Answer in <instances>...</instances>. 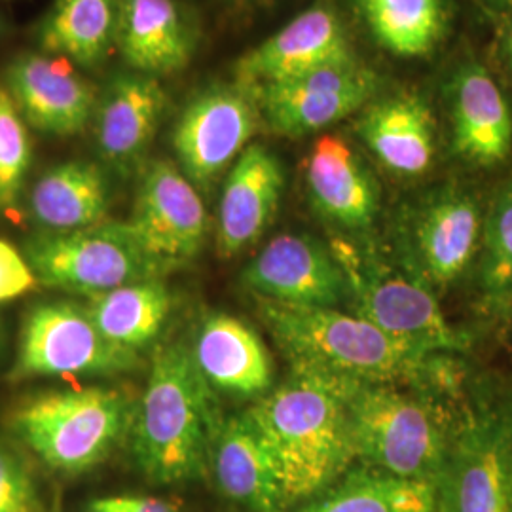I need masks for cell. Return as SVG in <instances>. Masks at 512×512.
<instances>
[{
	"label": "cell",
	"instance_id": "6da1fadb",
	"mask_svg": "<svg viewBox=\"0 0 512 512\" xmlns=\"http://www.w3.org/2000/svg\"><path fill=\"white\" fill-rule=\"evenodd\" d=\"M348 382L293 366L283 384L247 410L272 452L289 509L327 490L357 461L349 427Z\"/></svg>",
	"mask_w": 512,
	"mask_h": 512
},
{
	"label": "cell",
	"instance_id": "7a4b0ae2",
	"mask_svg": "<svg viewBox=\"0 0 512 512\" xmlns=\"http://www.w3.org/2000/svg\"><path fill=\"white\" fill-rule=\"evenodd\" d=\"M256 310L287 355L291 366H304L363 384H456L444 355L412 348L340 308H306L256 296Z\"/></svg>",
	"mask_w": 512,
	"mask_h": 512
},
{
	"label": "cell",
	"instance_id": "3957f363",
	"mask_svg": "<svg viewBox=\"0 0 512 512\" xmlns=\"http://www.w3.org/2000/svg\"><path fill=\"white\" fill-rule=\"evenodd\" d=\"M222 423L215 389L203 378L192 348L173 342L156 349L129 433L141 473L154 484L202 478Z\"/></svg>",
	"mask_w": 512,
	"mask_h": 512
},
{
	"label": "cell",
	"instance_id": "277c9868",
	"mask_svg": "<svg viewBox=\"0 0 512 512\" xmlns=\"http://www.w3.org/2000/svg\"><path fill=\"white\" fill-rule=\"evenodd\" d=\"M137 403L128 391L93 385L33 395L8 414V427L44 465L82 475L128 439Z\"/></svg>",
	"mask_w": 512,
	"mask_h": 512
},
{
	"label": "cell",
	"instance_id": "5b68a950",
	"mask_svg": "<svg viewBox=\"0 0 512 512\" xmlns=\"http://www.w3.org/2000/svg\"><path fill=\"white\" fill-rule=\"evenodd\" d=\"M348 414L355 459L363 467L439 484L454 437L425 395L349 380Z\"/></svg>",
	"mask_w": 512,
	"mask_h": 512
},
{
	"label": "cell",
	"instance_id": "8992f818",
	"mask_svg": "<svg viewBox=\"0 0 512 512\" xmlns=\"http://www.w3.org/2000/svg\"><path fill=\"white\" fill-rule=\"evenodd\" d=\"M329 247L342 268L353 313L429 355L469 348V336L450 325L431 287L420 277L397 272L346 239H332Z\"/></svg>",
	"mask_w": 512,
	"mask_h": 512
},
{
	"label": "cell",
	"instance_id": "52a82bcc",
	"mask_svg": "<svg viewBox=\"0 0 512 512\" xmlns=\"http://www.w3.org/2000/svg\"><path fill=\"white\" fill-rule=\"evenodd\" d=\"M25 258L40 285L88 298L164 275L131 236L126 222L38 234L25 243Z\"/></svg>",
	"mask_w": 512,
	"mask_h": 512
},
{
	"label": "cell",
	"instance_id": "ba28073f",
	"mask_svg": "<svg viewBox=\"0 0 512 512\" xmlns=\"http://www.w3.org/2000/svg\"><path fill=\"white\" fill-rule=\"evenodd\" d=\"M139 366L135 351L112 344L86 308L38 304L23 319L14 380L52 376H114Z\"/></svg>",
	"mask_w": 512,
	"mask_h": 512
},
{
	"label": "cell",
	"instance_id": "9c48e42d",
	"mask_svg": "<svg viewBox=\"0 0 512 512\" xmlns=\"http://www.w3.org/2000/svg\"><path fill=\"white\" fill-rule=\"evenodd\" d=\"M512 423L488 408L465 416L437 484V512H511Z\"/></svg>",
	"mask_w": 512,
	"mask_h": 512
},
{
	"label": "cell",
	"instance_id": "30bf717a",
	"mask_svg": "<svg viewBox=\"0 0 512 512\" xmlns=\"http://www.w3.org/2000/svg\"><path fill=\"white\" fill-rule=\"evenodd\" d=\"M126 224L164 274L200 255L209 232L207 211L194 183L164 160L148 167Z\"/></svg>",
	"mask_w": 512,
	"mask_h": 512
},
{
	"label": "cell",
	"instance_id": "8fae6325",
	"mask_svg": "<svg viewBox=\"0 0 512 512\" xmlns=\"http://www.w3.org/2000/svg\"><path fill=\"white\" fill-rule=\"evenodd\" d=\"M380 80L357 57L253 90L275 133L302 137L348 118L376 95Z\"/></svg>",
	"mask_w": 512,
	"mask_h": 512
},
{
	"label": "cell",
	"instance_id": "7c38bea8",
	"mask_svg": "<svg viewBox=\"0 0 512 512\" xmlns=\"http://www.w3.org/2000/svg\"><path fill=\"white\" fill-rule=\"evenodd\" d=\"M258 109L255 92L241 82L200 93L184 109L173 135L184 175L200 186L213 183L247 148Z\"/></svg>",
	"mask_w": 512,
	"mask_h": 512
},
{
	"label": "cell",
	"instance_id": "4fadbf2b",
	"mask_svg": "<svg viewBox=\"0 0 512 512\" xmlns=\"http://www.w3.org/2000/svg\"><path fill=\"white\" fill-rule=\"evenodd\" d=\"M260 298L306 308H340L348 285L329 245L310 236L283 234L272 239L241 274Z\"/></svg>",
	"mask_w": 512,
	"mask_h": 512
},
{
	"label": "cell",
	"instance_id": "5bb4252c",
	"mask_svg": "<svg viewBox=\"0 0 512 512\" xmlns=\"http://www.w3.org/2000/svg\"><path fill=\"white\" fill-rule=\"evenodd\" d=\"M6 88L27 124L57 137L84 131L99 103L92 84L61 55H19L6 71Z\"/></svg>",
	"mask_w": 512,
	"mask_h": 512
},
{
	"label": "cell",
	"instance_id": "9a60e30c",
	"mask_svg": "<svg viewBox=\"0 0 512 512\" xmlns=\"http://www.w3.org/2000/svg\"><path fill=\"white\" fill-rule=\"evenodd\" d=\"M355 57L338 14L317 4L239 59L238 82L262 88Z\"/></svg>",
	"mask_w": 512,
	"mask_h": 512
},
{
	"label": "cell",
	"instance_id": "2e32d148",
	"mask_svg": "<svg viewBox=\"0 0 512 512\" xmlns=\"http://www.w3.org/2000/svg\"><path fill=\"white\" fill-rule=\"evenodd\" d=\"M482 217L475 198L450 188L421 207L412 230L416 274L429 287H446L465 274L475 258Z\"/></svg>",
	"mask_w": 512,
	"mask_h": 512
},
{
	"label": "cell",
	"instance_id": "e0dca14e",
	"mask_svg": "<svg viewBox=\"0 0 512 512\" xmlns=\"http://www.w3.org/2000/svg\"><path fill=\"white\" fill-rule=\"evenodd\" d=\"M281 162L262 145L241 152L222 188L217 249L222 258L249 249L274 219L283 194Z\"/></svg>",
	"mask_w": 512,
	"mask_h": 512
},
{
	"label": "cell",
	"instance_id": "ac0fdd59",
	"mask_svg": "<svg viewBox=\"0 0 512 512\" xmlns=\"http://www.w3.org/2000/svg\"><path fill=\"white\" fill-rule=\"evenodd\" d=\"M209 471L220 492L245 511H291L272 452L247 412L222 423Z\"/></svg>",
	"mask_w": 512,
	"mask_h": 512
},
{
	"label": "cell",
	"instance_id": "d6986e66",
	"mask_svg": "<svg viewBox=\"0 0 512 512\" xmlns=\"http://www.w3.org/2000/svg\"><path fill=\"white\" fill-rule=\"evenodd\" d=\"M452 141L461 158L482 167L503 164L512 150V114L492 74L478 63L452 84Z\"/></svg>",
	"mask_w": 512,
	"mask_h": 512
},
{
	"label": "cell",
	"instance_id": "ffe728a7",
	"mask_svg": "<svg viewBox=\"0 0 512 512\" xmlns=\"http://www.w3.org/2000/svg\"><path fill=\"white\" fill-rule=\"evenodd\" d=\"M194 361L213 389L238 397L266 395L272 389V359L247 323L228 313H211L198 330Z\"/></svg>",
	"mask_w": 512,
	"mask_h": 512
},
{
	"label": "cell",
	"instance_id": "44dd1931",
	"mask_svg": "<svg viewBox=\"0 0 512 512\" xmlns=\"http://www.w3.org/2000/svg\"><path fill=\"white\" fill-rule=\"evenodd\" d=\"M165 101L164 88L154 76H116L95 110L101 156L116 167L135 164L158 131Z\"/></svg>",
	"mask_w": 512,
	"mask_h": 512
},
{
	"label": "cell",
	"instance_id": "7402d4cb",
	"mask_svg": "<svg viewBox=\"0 0 512 512\" xmlns=\"http://www.w3.org/2000/svg\"><path fill=\"white\" fill-rule=\"evenodd\" d=\"M311 202L330 222L366 230L378 215L380 190L353 148L340 137H321L308 160Z\"/></svg>",
	"mask_w": 512,
	"mask_h": 512
},
{
	"label": "cell",
	"instance_id": "603a6c76",
	"mask_svg": "<svg viewBox=\"0 0 512 512\" xmlns=\"http://www.w3.org/2000/svg\"><path fill=\"white\" fill-rule=\"evenodd\" d=\"M357 133L372 154L397 175L416 177L433 164V116L414 95H395L374 103L361 116Z\"/></svg>",
	"mask_w": 512,
	"mask_h": 512
},
{
	"label": "cell",
	"instance_id": "cb8c5ba5",
	"mask_svg": "<svg viewBox=\"0 0 512 512\" xmlns=\"http://www.w3.org/2000/svg\"><path fill=\"white\" fill-rule=\"evenodd\" d=\"M116 46L141 74L181 71L194 40L175 0H122Z\"/></svg>",
	"mask_w": 512,
	"mask_h": 512
},
{
	"label": "cell",
	"instance_id": "d4e9b609",
	"mask_svg": "<svg viewBox=\"0 0 512 512\" xmlns=\"http://www.w3.org/2000/svg\"><path fill=\"white\" fill-rule=\"evenodd\" d=\"M109 209V184L92 162H67L42 175L31 192V213L50 232L101 224Z\"/></svg>",
	"mask_w": 512,
	"mask_h": 512
},
{
	"label": "cell",
	"instance_id": "484cf974",
	"mask_svg": "<svg viewBox=\"0 0 512 512\" xmlns=\"http://www.w3.org/2000/svg\"><path fill=\"white\" fill-rule=\"evenodd\" d=\"M294 512H437V482L406 480L361 467Z\"/></svg>",
	"mask_w": 512,
	"mask_h": 512
},
{
	"label": "cell",
	"instance_id": "4316f807",
	"mask_svg": "<svg viewBox=\"0 0 512 512\" xmlns=\"http://www.w3.org/2000/svg\"><path fill=\"white\" fill-rule=\"evenodd\" d=\"M122 0H55L42 25L46 52L95 67L116 44Z\"/></svg>",
	"mask_w": 512,
	"mask_h": 512
},
{
	"label": "cell",
	"instance_id": "83f0119b",
	"mask_svg": "<svg viewBox=\"0 0 512 512\" xmlns=\"http://www.w3.org/2000/svg\"><path fill=\"white\" fill-rule=\"evenodd\" d=\"M84 308L112 344L137 353L164 329L171 294L162 279H148L90 296Z\"/></svg>",
	"mask_w": 512,
	"mask_h": 512
},
{
	"label": "cell",
	"instance_id": "f1b7e54d",
	"mask_svg": "<svg viewBox=\"0 0 512 512\" xmlns=\"http://www.w3.org/2000/svg\"><path fill=\"white\" fill-rule=\"evenodd\" d=\"M372 35L391 54H429L446 27L442 0H357Z\"/></svg>",
	"mask_w": 512,
	"mask_h": 512
},
{
	"label": "cell",
	"instance_id": "f546056e",
	"mask_svg": "<svg viewBox=\"0 0 512 512\" xmlns=\"http://www.w3.org/2000/svg\"><path fill=\"white\" fill-rule=\"evenodd\" d=\"M482 249L480 283L494 306L512 294V177L495 194Z\"/></svg>",
	"mask_w": 512,
	"mask_h": 512
},
{
	"label": "cell",
	"instance_id": "4dcf8cb0",
	"mask_svg": "<svg viewBox=\"0 0 512 512\" xmlns=\"http://www.w3.org/2000/svg\"><path fill=\"white\" fill-rule=\"evenodd\" d=\"M33 160L31 137L12 95L0 86V211L18 202Z\"/></svg>",
	"mask_w": 512,
	"mask_h": 512
},
{
	"label": "cell",
	"instance_id": "1f68e13d",
	"mask_svg": "<svg viewBox=\"0 0 512 512\" xmlns=\"http://www.w3.org/2000/svg\"><path fill=\"white\" fill-rule=\"evenodd\" d=\"M35 480L27 465L0 444V512H37Z\"/></svg>",
	"mask_w": 512,
	"mask_h": 512
},
{
	"label": "cell",
	"instance_id": "d6a6232c",
	"mask_svg": "<svg viewBox=\"0 0 512 512\" xmlns=\"http://www.w3.org/2000/svg\"><path fill=\"white\" fill-rule=\"evenodd\" d=\"M35 270L18 249L0 239V302H8L37 289Z\"/></svg>",
	"mask_w": 512,
	"mask_h": 512
},
{
	"label": "cell",
	"instance_id": "836d02e7",
	"mask_svg": "<svg viewBox=\"0 0 512 512\" xmlns=\"http://www.w3.org/2000/svg\"><path fill=\"white\" fill-rule=\"evenodd\" d=\"M118 503L128 512H179L177 505L150 495H116Z\"/></svg>",
	"mask_w": 512,
	"mask_h": 512
},
{
	"label": "cell",
	"instance_id": "e575fe53",
	"mask_svg": "<svg viewBox=\"0 0 512 512\" xmlns=\"http://www.w3.org/2000/svg\"><path fill=\"white\" fill-rule=\"evenodd\" d=\"M84 512H128L116 497H99V499H92Z\"/></svg>",
	"mask_w": 512,
	"mask_h": 512
},
{
	"label": "cell",
	"instance_id": "d590c367",
	"mask_svg": "<svg viewBox=\"0 0 512 512\" xmlns=\"http://www.w3.org/2000/svg\"><path fill=\"white\" fill-rule=\"evenodd\" d=\"M505 54H507L512 69V25L507 29V37H505Z\"/></svg>",
	"mask_w": 512,
	"mask_h": 512
},
{
	"label": "cell",
	"instance_id": "8d00e7d4",
	"mask_svg": "<svg viewBox=\"0 0 512 512\" xmlns=\"http://www.w3.org/2000/svg\"><path fill=\"white\" fill-rule=\"evenodd\" d=\"M494 306L501 308V310L507 311V313H509V317L512 319V294L511 296H507V298H503L501 302H497V304H494Z\"/></svg>",
	"mask_w": 512,
	"mask_h": 512
},
{
	"label": "cell",
	"instance_id": "74e56055",
	"mask_svg": "<svg viewBox=\"0 0 512 512\" xmlns=\"http://www.w3.org/2000/svg\"><path fill=\"white\" fill-rule=\"evenodd\" d=\"M2 342H4V338H2V329H0V351H2Z\"/></svg>",
	"mask_w": 512,
	"mask_h": 512
},
{
	"label": "cell",
	"instance_id": "f35d334b",
	"mask_svg": "<svg viewBox=\"0 0 512 512\" xmlns=\"http://www.w3.org/2000/svg\"><path fill=\"white\" fill-rule=\"evenodd\" d=\"M499 2H503V4H512V0H499Z\"/></svg>",
	"mask_w": 512,
	"mask_h": 512
},
{
	"label": "cell",
	"instance_id": "ab89813d",
	"mask_svg": "<svg viewBox=\"0 0 512 512\" xmlns=\"http://www.w3.org/2000/svg\"><path fill=\"white\" fill-rule=\"evenodd\" d=\"M511 512H512V497H511Z\"/></svg>",
	"mask_w": 512,
	"mask_h": 512
}]
</instances>
